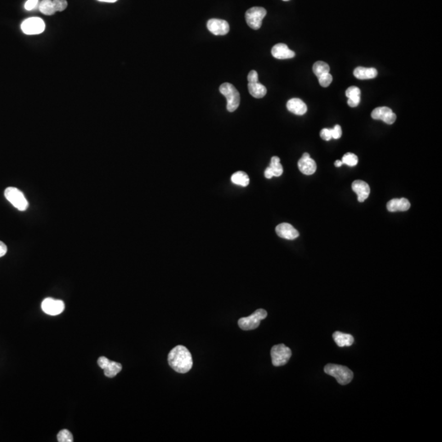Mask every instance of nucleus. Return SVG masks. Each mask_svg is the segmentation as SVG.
<instances>
[{
	"instance_id": "obj_1",
	"label": "nucleus",
	"mask_w": 442,
	"mask_h": 442,
	"mask_svg": "<svg viewBox=\"0 0 442 442\" xmlns=\"http://www.w3.org/2000/svg\"><path fill=\"white\" fill-rule=\"evenodd\" d=\"M168 363L177 373L186 374L192 369V355L185 346H175L168 355Z\"/></svg>"
},
{
	"instance_id": "obj_2",
	"label": "nucleus",
	"mask_w": 442,
	"mask_h": 442,
	"mask_svg": "<svg viewBox=\"0 0 442 442\" xmlns=\"http://www.w3.org/2000/svg\"><path fill=\"white\" fill-rule=\"evenodd\" d=\"M324 372L334 377L339 384L346 385L353 379L354 374L347 367L338 364H329L324 367Z\"/></svg>"
},
{
	"instance_id": "obj_3",
	"label": "nucleus",
	"mask_w": 442,
	"mask_h": 442,
	"mask_svg": "<svg viewBox=\"0 0 442 442\" xmlns=\"http://www.w3.org/2000/svg\"><path fill=\"white\" fill-rule=\"evenodd\" d=\"M220 92L227 100V110L233 112L240 104V94L232 84L224 83L220 85Z\"/></svg>"
},
{
	"instance_id": "obj_4",
	"label": "nucleus",
	"mask_w": 442,
	"mask_h": 442,
	"mask_svg": "<svg viewBox=\"0 0 442 442\" xmlns=\"http://www.w3.org/2000/svg\"><path fill=\"white\" fill-rule=\"evenodd\" d=\"M267 315H268L267 311L263 309H259L250 316L241 318L238 320V326L240 327L241 329L245 330V331L257 329L261 320L266 318Z\"/></svg>"
},
{
	"instance_id": "obj_5",
	"label": "nucleus",
	"mask_w": 442,
	"mask_h": 442,
	"mask_svg": "<svg viewBox=\"0 0 442 442\" xmlns=\"http://www.w3.org/2000/svg\"><path fill=\"white\" fill-rule=\"evenodd\" d=\"M6 199L13 205L14 208L21 211H24L28 208L27 200L20 190L14 187H8L4 192Z\"/></svg>"
},
{
	"instance_id": "obj_6",
	"label": "nucleus",
	"mask_w": 442,
	"mask_h": 442,
	"mask_svg": "<svg viewBox=\"0 0 442 442\" xmlns=\"http://www.w3.org/2000/svg\"><path fill=\"white\" fill-rule=\"evenodd\" d=\"M292 357V351L283 344L274 346L271 349V358L274 366L285 365Z\"/></svg>"
},
{
	"instance_id": "obj_7",
	"label": "nucleus",
	"mask_w": 442,
	"mask_h": 442,
	"mask_svg": "<svg viewBox=\"0 0 442 442\" xmlns=\"http://www.w3.org/2000/svg\"><path fill=\"white\" fill-rule=\"evenodd\" d=\"M266 10L260 7H254L246 12V21L253 30H258L261 27L262 21L266 16Z\"/></svg>"
},
{
	"instance_id": "obj_8",
	"label": "nucleus",
	"mask_w": 442,
	"mask_h": 442,
	"mask_svg": "<svg viewBox=\"0 0 442 442\" xmlns=\"http://www.w3.org/2000/svg\"><path fill=\"white\" fill-rule=\"evenodd\" d=\"M21 27L23 33L28 36L40 35L45 30V23L40 18H28L21 23Z\"/></svg>"
},
{
	"instance_id": "obj_9",
	"label": "nucleus",
	"mask_w": 442,
	"mask_h": 442,
	"mask_svg": "<svg viewBox=\"0 0 442 442\" xmlns=\"http://www.w3.org/2000/svg\"><path fill=\"white\" fill-rule=\"evenodd\" d=\"M41 308L47 315L58 316L63 312L65 305H64L63 301L61 300H55V299L48 297L42 301Z\"/></svg>"
},
{
	"instance_id": "obj_10",
	"label": "nucleus",
	"mask_w": 442,
	"mask_h": 442,
	"mask_svg": "<svg viewBox=\"0 0 442 442\" xmlns=\"http://www.w3.org/2000/svg\"><path fill=\"white\" fill-rule=\"evenodd\" d=\"M372 118L374 120H381L388 125H392L397 120V115L392 109L387 106H380L372 111Z\"/></svg>"
},
{
	"instance_id": "obj_11",
	"label": "nucleus",
	"mask_w": 442,
	"mask_h": 442,
	"mask_svg": "<svg viewBox=\"0 0 442 442\" xmlns=\"http://www.w3.org/2000/svg\"><path fill=\"white\" fill-rule=\"evenodd\" d=\"M208 29L215 36H225L230 31V25L225 20L210 19L207 24Z\"/></svg>"
},
{
	"instance_id": "obj_12",
	"label": "nucleus",
	"mask_w": 442,
	"mask_h": 442,
	"mask_svg": "<svg viewBox=\"0 0 442 442\" xmlns=\"http://www.w3.org/2000/svg\"><path fill=\"white\" fill-rule=\"evenodd\" d=\"M276 233L278 237L284 238L287 240H294L298 238L299 232L297 230L288 223H282L278 225L275 229Z\"/></svg>"
},
{
	"instance_id": "obj_13",
	"label": "nucleus",
	"mask_w": 442,
	"mask_h": 442,
	"mask_svg": "<svg viewBox=\"0 0 442 442\" xmlns=\"http://www.w3.org/2000/svg\"><path fill=\"white\" fill-rule=\"evenodd\" d=\"M298 168L302 174H306V175H311V174H315V172L317 169V166H316V162L311 158L310 154L306 152V153H304L301 159L299 160Z\"/></svg>"
},
{
	"instance_id": "obj_14",
	"label": "nucleus",
	"mask_w": 442,
	"mask_h": 442,
	"mask_svg": "<svg viewBox=\"0 0 442 442\" xmlns=\"http://www.w3.org/2000/svg\"><path fill=\"white\" fill-rule=\"evenodd\" d=\"M352 190L357 194L359 202H363L369 197L370 193L369 185L362 180H356L352 183Z\"/></svg>"
},
{
	"instance_id": "obj_15",
	"label": "nucleus",
	"mask_w": 442,
	"mask_h": 442,
	"mask_svg": "<svg viewBox=\"0 0 442 442\" xmlns=\"http://www.w3.org/2000/svg\"><path fill=\"white\" fill-rule=\"evenodd\" d=\"M283 169L280 163V159L278 157L271 158L270 167L265 170V176L266 179H271L273 177H279L283 174Z\"/></svg>"
},
{
	"instance_id": "obj_16",
	"label": "nucleus",
	"mask_w": 442,
	"mask_h": 442,
	"mask_svg": "<svg viewBox=\"0 0 442 442\" xmlns=\"http://www.w3.org/2000/svg\"><path fill=\"white\" fill-rule=\"evenodd\" d=\"M271 53L273 55L274 58L277 59H289L295 57V53L293 51L291 50L288 46L284 43H278L276 45L274 46L271 50Z\"/></svg>"
},
{
	"instance_id": "obj_17",
	"label": "nucleus",
	"mask_w": 442,
	"mask_h": 442,
	"mask_svg": "<svg viewBox=\"0 0 442 442\" xmlns=\"http://www.w3.org/2000/svg\"><path fill=\"white\" fill-rule=\"evenodd\" d=\"M387 210L390 212L397 211H406L410 208V202L406 198H395L388 202L387 204Z\"/></svg>"
},
{
	"instance_id": "obj_18",
	"label": "nucleus",
	"mask_w": 442,
	"mask_h": 442,
	"mask_svg": "<svg viewBox=\"0 0 442 442\" xmlns=\"http://www.w3.org/2000/svg\"><path fill=\"white\" fill-rule=\"evenodd\" d=\"M287 108L292 113L302 116L307 111V106L301 99H292L287 103Z\"/></svg>"
},
{
	"instance_id": "obj_19",
	"label": "nucleus",
	"mask_w": 442,
	"mask_h": 442,
	"mask_svg": "<svg viewBox=\"0 0 442 442\" xmlns=\"http://www.w3.org/2000/svg\"><path fill=\"white\" fill-rule=\"evenodd\" d=\"M248 90L251 95L255 99L264 98L267 93L265 86L259 83L258 81H248Z\"/></svg>"
},
{
	"instance_id": "obj_20",
	"label": "nucleus",
	"mask_w": 442,
	"mask_h": 442,
	"mask_svg": "<svg viewBox=\"0 0 442 442\" xmlns=\"http://www.w3.org/2000/svg\"><path fill=\"white\" fill-rule=\"evenodd\" d=\"M361 91L357 86L349 87L346 90V96L348 98V105L351 107H356L360 103Z\"/></svg>"
},
{
	"instance_id": "obj_21",
	"label": "nucleus",
	"mask_w": 442,
	"mask_h": 442,
	"mask_svg": "<svg viewBox=\"0 0 442 442\" xmlns=\"http://www.w3.org/2000/svg\"><path fill=\"white\" fill-rule=\"evenodd\" d=\"M334 341L336 342L337 345L339 347H346V346H351L354 343V337L351 336V334H343L341 332H335L334 335Z\"/></svg>"
},
{
	"instance_id": "obj_22",
	"label": "nucleus",
	"mask_w": 442,
	"mask_h": 442,
	"mask_svg": "<svg viewBox=\"0 0 442 442\" xmlns=\"http://www.w3.org/2000/svg\"><path fill=\"white\" fill-rule=\"evenodd\" d=\"M354 76L359 80H369L378 76V71L375 68H366L359 66L354 70Z\"/></svg>"
},
{
	"instance_id": "obj_23",
	"label": "nucleus",
	"mask_w": 442,
	"mask_h": 442,
	"mask_svg": "<svg viewBox=\"0 0 442 442\" xmlns=\"http://www.w3.org/2000/svg\"><path fill=\"white\" fill-rule=\"evenodd\" d=\"M122 364H120L118 362L109 360L106 366L104 367V374L107 378H114L122 371Z\"/></svg>"
},
{
	"instance_id": "obj_24",
	"label": "nucleus",
	"mask_w": 442,
	"mask_h": 442,
	"mask_svg": "<svg viewBox=\"0 0 442 442\" xmlns=\"http://www.w3.org/2000/svg\"><path fill=\"white\" fill-rule=\"evenodd\" d=\"M231 181L234 185L243 186V187H247L249 185L250 180H249V177H248V174H246L245 172L238 171L232 174V177H231Z\"/></svg>"
},
{
	"instance_id": "obj_25",
	"label": "nucleus",
	"mask_w": 442,
	"mask_h": 442,
	"mask_svg": "<svg viewBox=\"0 0 442 442\" xmlns=\"http://www.w3.org/2000/svg\"><path fill=\"white\" fill-rule=\"evenodd\" d=\"M41 13L47 16H52L56 13L53 7V0H43L39 6Z\"/></svg>"
},
{
	"instance_id": "obj_26",
	"label": "nucleus",
	"mask_w": 442,
	"mask_h": 442,
	"mask_svg": "<svg viewBox=\"0 0 442 442\" xmlns=\"http://www.w3.org/2000/svg\"><path fill=\"white\" fill-rule=\"evenodd\" d=\"M329 71H330V67H329V64H327L324 62H316V63L314 64L313 72L317 76V78L323 74L329 73Z\"/></svg>"
},
{
	"instance_id": "obj_27",
	"label": "nucleus",
	"mask_w": 442,
	"mask_h": 442,
	"mask_svg": "<svg viewBox=\"0 0 442 442\" xmlns=\"http://www.w3.org/2000/svg\"><path fill=\"white\" fill-rule=\"evenodd\" d=\"M341 162H342L343 164L346 165L348 167H355V166H357L358 164V157H357V155L348 152V153H346V154L344 155Z\"/></svg>"
},
{
	"instance_id": "obj_28",
	"label": "nucleus",
	"mask_w": 442,
	"mask_h": 442,
	"mask_svg": "<svg viewBox=\"0 0 442 442\" xmlns=\"http://www.w3.org/2000/svg\"><path fill=\"white\" fill-rule=\"evenodd\" d=\"M58 441L59 442H72L73 436L68 430H62L58 434Z\"/></svg>"
},
{
	"instance_id": "obj_29",
	"label": "nucleus",
	"mask_w": 442,
	"mask_h": 442,
	"mask_svg": "<svg viewBox=\"0 0 442 442\" xmlns=\"http://www.w3.org/2000/svg\"><path fill=\"white\" fill-rule=\"evenodd\" d=\"M318 80L319 84L323 88H326V87H329L331 84L332 81H333V76L329 72V73L323 74L320 76H318Z\"/></svg>"
},
{
	"instance_id": "obj_30",
	"label": "nucleus",
	"mask_w": 442,
	"mask_h": 442,
	"mask_svg": "<svg viewBox=\"0 0 442 442\" xmlns=\"http://www.w3.org/2000/svg\"><path fill=\"white\" fill-rule=\"evenodd\" d=\"M53 3L56 12H63L67 7L66 0H53Z\"/></svg>"
},
{
	"instance_id": "obj_31",
	"label": "nucleus",
	"mask_w": 442,
	"mask_h": 442,
	"mask_svg": "<svg viewBox=\"0 0 442 442\" xmlns=\"http://www.w3.org/2000/svg\"><path fill=\"white\" fill-rule=\"evenodd\" d=\"M331 131L333 139H338L341 138L342 131H341V127L339 125H336L333 129H331Z\"/></svg>"
},
{
	"instance_id": "obj_32",
	"label": "nucleus",
	"mask_w": 442,
	"mask_h": 442,
	"mask_svg": "<svg viewBox=\"0 0 442 442\" xmlns=\"http://www.w3.org/2000/svg\"><path fill=\"white\" fill-rule=\"evenodd\" d=\"M320 137L323 140H325V141L331 140V139H333V138H332L331 129L325 128V129H322L320 132Z\"/></svg>"
},
{
	"instance_id": "obj_33",
	"label": "nucleus",
	"mask_w": 442,
	"mask_h": 442,
	"mask_svg": "<svg viewBox=\"0 0 442 442\" xmlns=\"http://www.w3.org/2000/svg\"><path fill=\"white\" fill-rule=\"evenodd\" d=\"M39 0H27L25 3V10L31 11L38 6Z\"/></svg>"
},
{
	"instance_id": "obj_34",
	"label": "nucleus",
	"mask_w": 442,
	"mask_h": 442,
	"mask_svg": "<svg viewBox=\"0 0 442 442\" xmlns=\"http://www.w3.org/2000/svg\"><path fill=\"white\" fill-rule=\"evenodd\" d=\"M7 251H8V248H7L5 243H3V242L0 241V257H2V256L5 255L6 253H7Z\"/></svg>"
},
{
	"instance_id": "obj_35",
	"label": "nucleus",
	"mask_w": 442,
	"mask_h": 442,
	"mask_svg": "<svg viewBox=\"0 0 442 442\" xmlns=\"http://www.w3.org/2000/svg\"><path fill=\"white\" fill-rule=\"evenodd\" d=\"M99 2H104V3H115L117 0H98Z\"/></svg>"
},
{
	"instance_id": "obj_36",
	"label": "nucleus",
	"mask_w": 442,
	"mask_h": 442,
	"mask_svg": "<svg viewBox=\"0 0 442 442\" xmlns=\"http://www.w3.org/2000/svg\"><path fill=\"white\" fill-rule=\"evenodd\" d=\"M342 164H343L342 162H341V161H339V160H337V161L335 162V167H341V166H342Z\"/></svg>"
},
{
	"instance_id": "obj_37",
	"label": "nucleus",
	"mask_w": 442,
	"mask_h": 442,
	"mask_svg": "<svg viewBox=\"0 0 442 442\" xmlns=\"http://www.w3.org/2000/svg\"><path fill=\"white\" fill-rule=\"evenodd\" d=\"M283 1H289V0H283Z\"/></svg>"
}]
</instances>
